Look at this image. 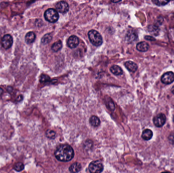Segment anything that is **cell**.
<instances>
[{"mask_svg":"<svg viewBox=\"0 0 174 173\" xmlns=\"http://www.w3.org/2000/svg\"><path fill=\"white\" fill-rule=\"evenodd\" d=\"M55 155L57 160L63 162L71 161L74 156L73 148L67 144L62 145L55 152Z\"/></svg>","mask_w":174,"mask_h":173,"instance_id":"cell-1","label":"cell"},{"mask_svg":"<svg viewBox=\"0 0 174 173\" xmlns=\"http://www.w3.org/2000/svg\"><path fill=\"white\" fill-rule=\"evenodd\" d=\"M88 37L92 44L95 46H99L103 43L102 37L99 33L96 30H92L88 32Z\"/></svg>","mask_w":174,"mask_h":173,"instance_id":"cell-2","label":"cell"},{"mask_svg":"<svg viewBox=\"0 0 174 173\" xmlns=\"http://www.w3.org/2000/svg\"><path fill=\"white\" fill-rule=\"evenodd\" d=\"M44 17L47 22L50 23H55L59 18V15L55 9L50 8L45 11Z\"/></svg>","mask_w":174,"mask_h":173,"instance_id":"cell-3","label":"cell"},{"mask_svg":"<svg viewBox=\"0 0 174 173\" xmlns=\"http://www.w3.org/2000/svg\"><path fill=\"white\" fill-rule=\"evenodd\" d=\"M90 173H101L103 170V166L100 161H92L89 166Z\"/></svg>","mask_w":174,"mask_h":173,"instance_id":"cell-4","label":"cell"},{"mask_svg":"<svg viewBox=\"0 0 174 173\" xmlns=\"http://www.w3.org/2000/svg\"><path fill=\"white\" fill-rule=\"evenodd\" d=\"M166 116L162 113L157 115L153 118V123L157 127H162L165 124L166 122Z\"/></svg>","mask_w":174,"mask_h":173,"instance_id":"cell-5","label":"cell"},{"mask_svg":"<svg viewBox=\"0 0 174 173\" xmlns=\"http://www.w3.org/2000/svg\"><path fill=\"white\" fill-rule=\"evenodd\" d=\"M162 82L163 84H170L174 81V73L173 72H167L162 76Z\"/></svg>","mask_w":174,"mask_h":173,"instance_id":"cell-6","label":"cell"},{"mask_svg":"<svg viewBox=\"0 0 174 173\" xmlns=\"http://www.w3.org/2000/svg\"><path fill=\"white\" fill-rule=\"evenodd\" d=\"M56 8L57 11L60 13L65 14L69 11V6L65 1H60L56 4Z\"/></svg>","mask_w":174,"mask_h":173,"instance_id":"cell-7","label":"cell"},{"mask_svg":"<svg viewBox=\"0 0 174 173\" xmlns=\"http://www.w3.org/2000/svg\"><path fill=\"white\" fill-rule=\"evenodd\" d=\"M13 44V38L10 35L6 34L2 40V46L5 49L11 48Z\"/></svg>","mask_w":174,"mask_h":173,"instance_id":"cell-8","label":"cell"},{"mask_svg":"<svg viewBox=\"0 0 174 173\" xmlns=\"http://www.w3.org/2000/svg\"><path fill=\"white\" fill-rule=\"evenodd\" d=\"M79 39L76 36H71L68 38L67 44L68 47L74 49L79 44Z\"/></svg>","mask_w":174,"mask_h":173,"instance_id":"cell-9","label":"cell"},{"mask_svg":"<svg viewBox=\"0 0 174 173\" xmlns=\"http://www.w3.org/2000/svg\"><path fill=\"white\" fill-rule=\"evenodd\" d=\"M125 66L129 71L134 73L138 70V67L135 63L132 61H127L125 63Z\"/></svg>","mask_w":174,"mask_h":173,"instance_id":"cell-10","label":"cell"},{"mask_svg":"<svg viewBox=\"0 0 174 173\" xmlns=\"http://www.w3.org/2000/svg\"><path fill=\"white\" fill-rule=\"evenodd\" d=\"M136 49L140 52L147 51L149 48V45L146 42H141L136 45Z\"/></svg>","mask_w":174,"mask_h":173,"instance_id":"cell-11","label":"cell"},{"mask_svg":"<svg viewBox=\"0 0 174 173\" xmlns=\"http://www.w3.org/2000/svg\"><path fill=\"white\" fill-rule=\"evenodd\" d=\"M36 39V35L32 32L28 33L25 36V42L28 44H31L34 42Z\"/></svg>","mask_w":174,"mask_h":173,"instance_id":"cell-12","label":"cell"},{"mask_svg":"<svg viewBox=\"0 0 174 173\" xmlns=\"http://www.w3.org/2000/svg\"><path fill=\"white\" fill-rule=\"evenodd\" d=\"M82 169V166L81 164L79 162H75L71 164L69 167V171L72 173H77L79 172Z\"/></svg>","mask_w":174,"mask_h":173,"instance_id":"cell-13","label":"cell"},{"mask_svg":"<svg viewBox=\"0 0 174 173\" xmlns=\"http://www.w3.org/2000/svg\"><path fill=\"white\" fill-rule=\"evenodd\" d=\"M110 71L114 75L116 76L122 75L123 74V71L121 68L117 65H113V66H111L110 69Z\"/></svg>","mask_w":174,"mask_h":173,"instance_id":"cell-14","label":"cell"},{"mask_svg":"<svg viewBox=\"0 0 174 173\" xmlns=\"http://www.w3.org/2000/svg\"><path fill=\"white\" fill-rule=\"evenodd\" d=\"M152 131L149 129H146L142 133V137L144 140H149L152 138Z\"/></svg>","mask_w":174,"mask_h":173,"instance_id":"cell-15","label":"cell"},{"mask_svg":"<svg viewBox=\"0 0 174 173\" xmlns=\"http://www.w3.org/2000/svg\"><path fill=\"white\" fill-rule=\"evenodd\" d=\"M90 123L92 126L94 127H97L100 125V121L98 117L96 116H92L90 117Z\"/></svg>","mask_w":174,"mask_h":173,"instance_id":"cell-16","label":"cell"},{"mask_svg":"<svg viewBox=\"0 0 174 173\" xmlns=\"http://www.w3.org/2000/svg\"><path fill=\"white\" fill-rule=\"evenodd\" d=\"M52 35L50 33L45 34V35L42 38L41 43L44 45L47 44L52 41Z\"/></svg>","mask_w":174,"mask_h":173,"instance_id":"cell-17","label":"cell"},{"mask_svg":"<svg viewBox=\"0 0 174 173\" xmlns=\"http://www.w3.org/2000/svg\"><path fill=\"white\" fill-rule=\"evenodd\" d=\"M62 48V43L61 41H58L54 43L52 46V50L54 52L59 51Z\"/></svg>","mask_w":174,"mask_h":173,"instance_id":"cell-18","label":"cell"},{"mask_svg":"<svg viewBox=\"0 0 174 173\" xmlns=\"http://www.w3.org/2000/svg\"><path fill=\"white\" fill-rule=\"evenodd\" d=\"M149 31L153 35L157 36L158 35V33L159 31V28L156 25H150L149 26Z\"/></svg>","mask_w":174,"mask_h":173,"instance_id":"cell-19","label":"cell"},{"mask_svg":"<svg viewBox=\"0 0 174 173\" xmlns=\"http://www.w3.org/2000/svg\"><path fill=\"white\" fill-rule=\"evenodd\" d=\"M14 169L17 172H20L23 171L24 168L25 166L24 164L21 162H16V164L14 165Z\"/></svg>","mask_w":174,"mask_h":173,"instance_id":"cell-20","label":"cell"},{"mask_svg":"<svg viewBox=\"0 0 174 173\" xmlns=\"http://www.w3.org/2000/svg\"><path fill=\"white\" fill-rule=\"evenodd\" d=\"M45 134L47 137L50 139H54L56 137V132H55L54 130H48L46 132Z\"/></svg>","mask_w":174,"mask_h":173,"instance_id":"cell-21","label":"cell"},{"mask_svg":"<svg viewBox=\"0 0 174 173\" xmlns=\"http://www.w3.org/2000/svg\"><path fill=\"white\" fill-rule=\"evenodd\" d=\"M152 2L154 4H155L156 5L158 6H165L167 5L168 3L170 2L169 1H160V0H154L152 1Z\"/></svg>","mask_w":174,"mask_h":173,"instance_id":"cell-22","label":"cell"},{"mask_svg":"<svg viewBox=\"0 0 174 173\" xmlns=\"http://www.w3.org/2000/svg\"><path fill=\"white\" fill-rule=\"evenodd\" d=\"M50 80V78L49 77V76L45 74H42L40 77V82H47Z\"/></svg>","mask_w":174,"mask_h":173,"instance_id":"cell-23","label":"cell"},{"mask_svg":"<svg viewBox=\"0 0 174 173\" xmlns=\"http://www.w3.org/2000/svg\"><path fill=\"white\" fill-rule=\"evenodd\" d=\"M127 38L128 41H133V40H135V38H136V36L135 35V34L130 33V34H127Z\"/></svg>","mask_w":174,"mask_h":173,"instance_id":"cell-24","label":"cell"},{"mask_svg":"<svg viewBox=\"0 0 174 173\" xmlns=\"http://www.w3.org/2000/svg\"><path fill=\"white\" fill-rule=\"evenodd\" d=\"M145 39L146 40H147L148 41H154L155 40V39L154 38L151 37V36H145Z\"/></svg>","mask_w":174,"mask_h":173,"instance_id":"cell-25","label":"cell"},{"mask_svg":"<svg viewBox=\"0 0 174 173\" xmlns=\"http://www.w3.org/2000/svg\"><path fill=\"white\" fill-rule=\"evenodd\" d=\"M169 140L171 143H174V134L170 135L169 137Z\"/></svg>","mask_w":174,"mask_h":173,"instance_id":"cell-26","label":"cell"},{"mask_svg":"<svg viewBox=\"0 0 174 173\" xmlns=\"http://www.w3.org/2000/svg\"><path fill=\"white\" fill-rule=\"evenodd\" d=\"M23 99V96L22 95H20L19 96L17 97V98L16 99V101H17V102H20L21 101H22Z\"/></svg>","mask_w":174,"mask_h":173,"instance_id":"cell-27","label":"cell"},{"mask_svg":"<svg viewBox=\"0 0 174 173\" xmlns=\"http://www.w3.org/2000/svg\"><path fill=\"white\" fill-rule=\"evenodd\" d=\"M3 90L2 88H0V96L3 93Z\"/></svg>","mask_w":174,"mask_h":173,"instance_id":"cell-28","label":"cell"},{"mask_svg":"<svg viewBox=\"0 0 174 173\" xmlns=\"http://www.w3.org/2000/svg\"><path fill=\"white\" fill-rule=\"evenodd\" d=\"M172 92L173 94H174V86H173V88H172Z\"/></svg>","mask_w":174,"mask_h":173,"instance_id":"cell-29","label":"cell"},{"mask_svg":"<svg viewBox=\"0 0 174 173\" xmlns=\"http://www.w3.org/2000/svg\"><path fill=\"white\" fill-rule=\"evenodd\" d=\"M120 1H113L114 3H117V2H119Z\"/></svg>","mask_w":174,"mask_h":173,"instance_id":"cell-30","label":"cell"},{"mask_svg":"<svg viewBox=\"0 0 174 173\" xmlns=\"http://www.w3.org/2000/svg\"><path fill=\"white\" fill-rule=\"evenodd\" d=\"M162 173H169V172H162Z\"/></svg>","mask_w":174,"mask_h":173,"instance_id":"cell-31","label":"cell"},{"mask_svg":"<svg viewBox=\"0 0 174 173\" xmlns=\"http://www.w3.org/2000/svg\"><path fill=\"white\" fill-rule=\"evenodd\" d=\"M173 120H174V118H173Z\"/></svg>","mask_w":174,"mask_h":173,"instance_id":"cell-32","label":"cell"}]
</instances>
